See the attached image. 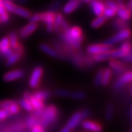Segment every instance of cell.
<instances>
[{
  "label": "cell",
  "instance_id": "7",
  "mask_svg": "<svg viewBox=\"0 0 132 132\" xmlns=\"http://www.w3.org/2000/svg\"><path fill=\"white\" fill-rule=\"evenodd\" d=\"M111 50V47L103 43V44H92L87 47V52L91 55H96L103 53H107Z\"/></svg>",
  "mask_w": 132,
  "mask_h": 132
},
{
  "label": "cell",
  "instance_id": "20",
  "mask_svg": "<svg viewBox=\"0 0 132 132\" xmlns=\"http://www.w3.org/2000/svg\"><path fill=\"white\" fill-rule=\"evenodd\" d=\"M109 66L111 67V69L115 71L117 74L122 73L125 71V66L121 62H119V61H115V60H110L109 61Z\"/></svg>",
  "mask_w": 132,
  "mask_h": 132
},
{
  "label": "cell",
  "instance_id": "24",
  "mask_svg": "<svg viewBox=\"0 0 132 132\" xmlns=\"http://www.w3.org/2000/svg\"><path fill=\"white\" fill-rule=\"evenodd\" d=\"M107 20V18L103 16V15H100V16H97V18H96L95 19L92 20L91 22V26L94 29H97V28L102 26L103 24L105 23Z\"/></svg>",
  "mask_w": 132,
  "mask_h": 132
},
{
  "label": "cell",
  "instance_id": "32",
  "mask_svg": "<svg viewBox=\"0 0 132 132\" xmlns=\"http://www.w3.org/2000/svg\"><path fill=\"white\" fill-rule=\"evenodd\" d=\"M116 14V11L112 10L111 8H108V7H106L105 6V9L104 11H103V15L106 18H112L114 17L115 15Z\"/></svg>",
  "mask_w": 132,
  "mask_h": 132
},
{
  "label": "cell",
  "instance_id": "50",
  "mask_svg": "<svg viewBox=\"0 0 132 132\" xmlns=\"http://www.w3.org/2000/svg\"><path fill=\"white\" fill-rule=\"evenodd\" d=\"M78 132H89V131H87V130H84V131H78Z\"/></svg>",
  "mask_w": 132,
  "mask_h": 132
},
{
  "label": "cell",
  "instance_id": "18",
  "mask_svg": "<svg viewBox=\"0 0 132 132\" xmlns=\"http://www.w3.org/2000/svg\"><path fill=\"white\" fill-rule=\"evenodd\" d=\"M39 49H40L41 51H42L43 53H45L46 55L51 56V57L55 58V57H56V56H57V53H56V50L53 48H52L51 46H50L49 45H47L45 43L40 44Z\"/></svg>",
  "mask_w": 132,
  "mask_h": 132
},
{
  "label": "cell",
  "instance_id": "42",
  "mask_svg": "<svg viewBox=\"0 0 132 132\" xmlns=\"http://www.w3.org/2000/svg\"><path fill=\"white\" fill-rule=\"evenodd\" d=\"M61 5V0H56V1H55L53 4H51L50 7H51V8H54V9H57Z\"/></svg>",
  "mask_w": 132,
  "mask_h": 132
},
{
  "label": "cell",
  "instance_id": "10",
  "mask_svg": "<svg viewBox=\"0 0 132 132\" xmlns=\"http://www.w3.org/2000/svg\"><path fill=\"white\" fill-rule=\"evenodd\" d=\"M25 72L22 69H15L10 72H7L3 75V80L6 82L14 81L18 79H21L24 77Z\"/></svg>",
  "mask_w": 132,
  "mask_h": 132
},
{
  "label": "cell",
  "instance_id": "44",
  "mask_svg": "<svg viewBox=\"0 0 132 132\" xmlns=\"http://www.w3.org/2000/svg\"><path fill=\"white\" fill-rule=\"evenodd\" d=\"M129 11H131V7H132V0H128L127 3V6H126Z\"/></svg>",
  "mask_w": 132,
  "mask_h": 132
},
{
  "label": "cell",
  "instance_id": "35",
  "mask_svg": "<svg viewBox=\"0 0 132 132\" xmlns=\"http://www.w3.org/2000/svg\"><path fill=\"white\" fill-rule=\"evenodd\" d=\"M104 6L106 7H108V8H111L112 9V10H114V11H117V9L119 7V5L118 3H116V2H114L113 0H107V1L105 2V4Z\"/></svg>",
  "mask_w": 132,
  "mask_h": 132
},
{
  "label": "cell",
  "instance_id": "31",
  "mask_svg": "<svg viewBox=\"0 0 132 132\" xmlns=\"http://www.w3.org/2000/svg\"><path fill=\"white\" fill-rule=\"evenodd\" d=\"M69 97H71L75 100H84L86 97V94L84 92H69Z\"/></svg>",
  "mask_w": 132,
  "mask_h": 132
},
{
  "label": "cell",
  "instance_id": "52",
  "mask_svg": "<svg viewBox=\"0 0 132 132\" xmlns=\"http://www.w3.org/2000/svg\"><path fill=\"white\" fill-rule=\"evenodd\" d=\"M0 23H1V21H0Z\"/></svg>",
  "mask_w": 132,
  "mask_h": 132
},
{
  "label": "cell",
  "instance_id": "27",
  "mask_svg": "<svg viewBox=\"0 0 132 132\" xmlns=\"http://www.w3.org/2000/svg\"><path fill=\"white\" fill-rule=\"evenodd\" d=\"M11 49L10 46V42H9V38L8 37H4L0 41V53L3 54Z\"/></svg>",
  "mask_w": 132,
  "mask_h": 132
},
{
  "label": "cell",
  "instance_id": "36",
  "mask_svg": "<svg viewBox=\"0 0 132 132\" xmlns=\"http://www.w3.org/2000/svg\"><path fill=\"white\" fill-rule=\"evenodd\" d=\"M113 113H114V107L112 104H108L106 110V118L108 119H111L113 116Z\"/></svg>",
  "mask_w": 132,
  "mask_h": 132
},
{
  "label": "cell",
  "instance_id": "38",
  "mask_svg": "<svg viewBox=\"0 0 132 132\" xmlns=\"http://www.w3.org/2000/svg\"><path fill=\"white\" fill-rule=\"evenodd\" d=\"M124 24H125V22L124 21H122V20H121V19H118V20H116V22H115V27L116 28V29H118V30H123V29H125V26H124Z\"/></svg>",
  "mask_w": 132,
  "mask_h": 132
},
{
  "label": "cell",
  "instance_id": "12",
  "mask_svg": "<svg viewBox=\"0 0 132 132\" xmlns=\"http://www.w3.org/2000/svg\"><path fill=\"white\" fill-rule=\"evenodd\" d=\"M82 127L89 132H102V126L99 124L98 122L90 121V120H84L82 122Z\"/></svg>",
  "mask_w": 132,
  "mask_h": 132
},
{
  "label": "cell",
  "instance_id": "6",
  "mask_svg": "<svg viewBox=\"0 0 132 132\" xmlns=\"http://www.w3.org/2000/svg\"><path fill=\"white\" fill-rule=\"evenodd\" d=\"M43 72H44V70L42 66H37V67H35L33 69L30 80H29V85L30 88H36L39 86Z\"/></svg>",
  "mask_w": 132,
  "mask_h": 132
},
{
  "label": "cell",
  "instance_id": "45",
  "mask_svg": "<svg viewBox=\"0 0 132 132\" xmlns=\"http://www.w3.org/2000/svg\"><path fill=\"white\" fill-rule=\"evenodd\" d=\"M119 6H124V0H117Z\"/></svg>",
  "mask_w": 132,
  "mask_h": 132
},
{
  "label": "cell",
  "instance_id": "17",
  "mask_svg": "<svg viewBox=\"0 0 132 132\" xmlns=\"http://www.w3.org/2000/svg\"><path fill=\"white\" fill-rule=\"evenodd\" d=\"M116 14L119 16V19L124 21V22L128 21L131 17L130 11H129L128 9L124 6H119L117 11H116Z\"/></svg>",
  "mask_w": 132,
  "mask_h": 132
},
{
  "label": "cell",
  "instance_id": "9",
  "mask_svg": "<svg viewBox=\"0 0 132 132\" xmlns=\"http://www.w3.org/2000/svg\"><path fill=\"white\" fill-rule=\"evenodd\" d=\"M2 109L9 113V115H15L19 111V104L14 100H4L2 102Z\"/></svg>",
  "mask_w": 132,
  "mask_h": 132
},
{
  "label": "cell",
  "instance_id": "28",
  "mask_svg": "<svg viewBox=\"0 0 132 132\" xmlns=\"http://www.w3.org/2000/svg\"><path fill=\"white\" fill-rule=\"evenodd\" d=\"M32 96L42 101H44V100H46L50 96V93L47 91H38V92H34Z\"/></svg>",
  "mask_w": 132,
  "mask_h": 132
},
{
  "label": "cell",
  "instance_id": "25",
  "mask_svg": "<svg viewBox=\"0 0 132 132\" xmlns=\"http://www.w3.org/2000/svg\"><path fill=\"white\" fill-rule=\"evenodd\" d=\"M9 19V15L3 6V0H0V21L3 23H6Z\"/></svg>",
  "mask_w": 132,
  "mask_h": 132
},
{
  "label": "cell",
  "instance_id": "5",
  "mask_svg": "<svg viewBox=\"0 0 132 132\" xmlns=\"http://www.w3.org/2000/svg\"><path fill=\"white\" fill-rule=\"evenodd\" d=\"M130 35H131L130 30L129 29H127V28H125V29L119 30L115 35L111 37L109 39H108L105 42L104 44L111 47L113 45H116L119 42H122L123 41H126L130 37Z\"/></svg>",
  "mask_w": 132,
  "mask_h": 132
},
{
  "label": "cell",
  "instance_id": "14",
  "mask_svg": "<svg viewBox=\"0 0 132 132\" xmlns=\"http://www.w3.org/2000/svg\"><path fill=\"white\" fill-rule=\"evenodd\" d=\"M132 79V72L130 71L126 72L122 76L117 79V80L116 81L115 84H114V87L116 89H119L121 87L124 86L126 84L130 83Z\"/></svg>",
  "mask_w": 132,
  "mask_h": 132
},
{
  "label": "cell",
  "instance_id": "34",
  "mask_svg": "<svg viewBox=\"0 0 132 132\" xmlns=\"http://www.w3.org/2000/svg\"><path fill=\"white\" fill-rule=\"evenodd\" d=\"M29 20H30V22L36 23V24H37V22H41L42 21V13H37L33 15H30L29 17Z\"/></svg>",
  "mask_w": 132,
  "mask_h": 132
},
{
  "label": "cell",
  "instance_id": "21",
  "mask_svg": "<svg viewBox=\"0 0 132 132\" xmlns=\"http://www.w3.org/2000/svg\"><path fill=\"white\" fill-rule=\"evenodd\" d=\"M111 77H112V70L110 68H107L104 70H103L100 85H103V86L108 85L111 79Z\"/></svg>",
  "mask_w": 132,
  "mask_h": 132
},
{
  "label": "cell",
  "instance_id": "29",
  "mask_svg": "<svg viewBox=\"0 0 132 132\" xmlns=\"http://www.w3.org/2000/svg\"><path fill=\"white\" fill-rule=\"evenodd\" d=\"M26 124L27 127L31 129L35 125L39 124V119L37 117V116H31L27 119Z\"/></svg>",
  "mask_w": 132,
  "mask_h": 132
},
{
  "label": "cell",
  "instance_id": "3",
  "mask_svg": "<svg viewBox=\"0 0 132 132\" xmlns=\"http://www.w3.org/2000/svg\"><path fill=\"white\" fill-rule=\"evenodd\" d=\"M3 6L6 11L18 15L22 18H29V17L31 15V12L29 10L15 5L10 0H3Z\"/></svg>",
  "mask_w": 132,
  "mask_h": 132
},
{
  "label": "cell",
  "instance_id": "15",
  "mask_svg": "<svg viewBox=\"0 0 132 132\" xmlns=\"http://www.w3.org/2000/svg\"><path fill=\"white\" fill-rule=\"evenodd\" d=\"M23 53V48L22 45H19L18 47V49L14 53H12V55L9 58H7L6 61V66L7 67H11L13 64H14L18 60L21 58V56H22Z\"/></svg>",
  "mask_w": 132,
  "mask_h": 132
},
{
  "label": "cell",
  "instance_id": "22",
  "mask_svg": "<svg viewBox=\"0 0 132 132\" xmlns=\"http://www.w3.org/2000/svg\"><path fill=\"white\" fill-rule=\"evenodd\" d=\"M64 21V17L61 14L57 13L55 14L54 18V24H53V30L56 32H59L61 29V25Z\"/></svg>",
  "mask_w": 132,
  "mask_h": 132
},
{
  "label": "cell",
  "instance_id": "19",
  "mask_svg": "<svg viewBox=\"0 0 132 132\" xmlns=\"http://www.w3.org/2000/svg\"><path fill=\"white\" fill-rule=\"evenodd\" d=\"M30 102L32 105L33 110H34L36 112L37 111H42L44 109V102L35 98L34 96H33L32 95L30 97Z\"/></svg>",
  "mask_w": 132,
  "mask_h": 132
},
{
  "label": "cell",
  "instance_id": "48",
  "mask_svg": "<svg viewBox=\"0 0 132 132\" xmlns=\"http://www.w3.org/2000/svg\"><path fill=\"white\" fill-rule=\"evenodd\" d=\"M84 2H90V1H92V0H83Z\"/></svg>",
  "mask_w": 132,
  "mask_h": 132
},
{
  "label": "cell",
  "instance_id": "16",
  "mask_svg": "<svg viewBox=\"0 0 132 132\" xmlns=\"http://www.w3.org/2000/svg\"><path fill=\"white\" fill-rule=\"evenodd\" d=\"M90 6L94 14L96 16L103 15V11H104V9H105V6L101 1L92 0V1H90Z\"/></svg>",
  "mask_w": 132,
  "mask_h": 132
},
{
  "label": "cell",
  "instance_id": "2",
  "mask_svg": "<svg viewBox=\"0 0 132 132\" xmlns=\"http://www.w3.org/2000/svg\"><path fill=\"white\" fill-rule=\"evenodd\" d=\"M57 108L54 105H50L46 108H44L39 118V124L43 128L48 127L56 121V118H57Z\"/></svg>",
  "mask_w": 132,
  "mask_h": 132
},
{
  "label": "cell",
  "instance_id": "1",
  "mask_svg": "<svg viewBox=\"0 0 132 132\" xmlns=\"http://www.w3.org/2000/svg\"><path fill=\"white\" fill-rule=\"evenodd\" d=\"M61 37L66 43L77 49L80 48L81 43L84 40L82 30L77 26L69 28L67 30L64 31L61 34Z\"/></svg>",
  "mask_w": 132,
  "mask_h": 132
},
{
  "label": "cell",
  "instance_id": "4",
  "mask_svg": "<svg viewBox=\"0 0 132 132\" xmlns=\"http://www.w3.org/2000/svg\"><path fill=\"white\" fill-rule=\"evenodd\" d=\"M88 113L89 111L88 109H84L82 111L75 112L64 127L71 131L81 123V121L88 116Z\"/></svg>",
  "mask_w": 132,
  "mask_h": 132
},
{
  "label": "cell",
  "instance_id": "46",
  "mask_svg": "<svg viewBox=\"0 0 132 132\" xmlns=\"http://www.w3.org/2000/svg\"><path fill=\"white\" fill-rule=\"evenodd\" d=\"M60 132H71L69 129H67L65 127H64L61 130V131Z\"/></svg>",
  "mask_w": 132,
  "mask_h": 132
},
{
  "label": "cell",
  "instance_id": "8",
  "mask_svg": "<svg viewBox=\"0 0 132 132\" xmlns=\"http://www.w3.org/2000/svg\"><path fill=\"white\" fill-rule=\"evenodd\" d=\"M55 14H56L52 11L42 13V21L45 22V26H46V30L49 33H51L52 31H53Z\"/></svg>",
  "mask_w": 132,
  "mask_h": 132
},
{
  "label": "cell",
  "instance_id": "41",
  "mask_svg": "<svg viewBox=\"0 0 132 132\" xmlns=\"http://www.w3.org/2000/svg\"><path fill=\"white\" fill-rule=\"evenodd\" d=\"M131 58H132V53H131V51H130V52L128 53L127 55H125L122 59L123 60V61H126V62L130 63V62H131Z\"/></svg>",
  "mask_w": 132,
  "mask_h": 132
},
{
  "label": "cell",
  "instance_id": "11",
  "mask_svg": "<svg viewBox=\"0 0 132 132\" xmlns=\"http://www.w3.org/2000/svg\"><path fill=\"white\" fill-rule=\"evenodd\" d=\"M81 0H69L63 6L62 11L64 14H70L80 6Z\"/></svg>",
  "mask_w": 132,
  "mask_h": 132
},
{
  "label": "cell",
  "instance_id": "26",
  "mask_svg": "<svg viewBox=\"0 0 132 132\" xmlns=\"http://www.w3.org/2000/svg\"><path fill=\"white\" fill-rule=\"evenodd\" d=\"M93 60L96 61V62H100V61H104L107 60H111V53L110 51L107 53H103L100 54H96V55H93L92 56Z\"/></svg>",
  "mask_w": 132,
  "mask_h": 132
},
{
  "label": "cell",
  "instance_id": "51",
  "mask_svg": "<svg viewBox=\"0 0 132 132\" xmlns=\"http://www.w3.org/2000/svg\"><path fill=\"white\" fill-rule=\"evenodd\" d=\"M98 1H101V0H98Z\"/></svg>",
  "mask_w": 132,
  "mask_h": 132
},
{
  "label": "cell",
  "instance_id": "47",
  "mask_svg": "<svg viewBox=\"0 0 132 132\" xmlns=\"http://www.w3.org/2000/svg\"><path fill=\"white\" fill-rule=\"evenodd\" d=\"M27 1H29V0H18V3H19L20 4H24V3H26Z\"/></svg>",
  "mask_w": 132,
  "mask_h": 132
},
{
  "label": "cell",
  "instance_id": "49",
  "mask_svg": "<svg viewBox=\"0 0 132 132\" xmlns=\"http://www.w3.org/2000/svg\"><path fill=\"white\" fill-rule=\"evenodd\" d=\"M0 109H2V102L0 101Z\"/></svg>",
  "mask_w": 132,
  "mask_h": 132
},
{
  "label": "cell",
  "instance_id": "37",
  "mask_svg": "<svg viewBox=\"0 0 132 132\" xmlns=\"http://www.w3.org/2000/svg\"><path fill=\"white\" fill-rule=\"evenodd\" d=\"M55 94L58 96H62V97H69V91L65 90V89H59L55 92Z\"/></svg>",
  "mask_w": 132,
  "mask_h": 132
},
{
  "label": "cell",
  "instance_id": "23",
  "mask_svg": "<svg viewBox=\"0 0 132 132\" xmlns=\"http://www.w3.org/2000/svg\"><path fill=\"white\" fill-rule=\"evenodd\" d=\"M9 42H10V46L11 47L12 50H17L18 47L19 46L18 44V35L14 32H11L9 34Z\"/></svg>",
  "mask_w": 132,
  "mask_h": 132
},
{
  "label": "cell",
  "instance_id": "40",
  "mask_svg": "<svg viewBox=\"0 0 132 132\" xmlns=\"http://www.w3.org/2000/svg\"><path fill=\"white\" fill-rule=\"evenodd\" d=\"M9 116V113L7 111H6L3 109H0V120H4L6 119Z\"/></svg>",
  "mask_w": 132,
  "mask_h": 132
},
{
  "label": "cell",
  "instance_id": "43",
  "mask_svg": "<svg viewBox=\"0 0 132 132\" xmlns=\"http://www.w3.org/2000/svg\"><path fill=\"white\" fill-rule=\"evenodd\" d=\"M12 53H13V50L11 49H10L9 50H7L6 52H5L3 53V56H5V57H6V58H9L12 55Z\"/></svg>",
  "mask_w": 132,
  "mask_h": 132
},
{
  "label": "cell",
  "instance_id": "39",
  "mask_svg": "<svg viewBox=\"0 0 132 132\" xmlns=\"http://www.w3.org/2000/svg\"><path fill=\"white\" fill-rule=\"evenodd\" d=\"M31 132H45V130L40 124H37L31 128Z\"/></svg>",
  "mask_w": 132,
  "mask_h": 132
},
{
  "label": "cell",
  "instance_id": "33",
  "mask_svg": "<svg viewBox=\"0 0 132 132\" xmlns=\"http://www.w3.org/2000/svg\"><path fill=\"white\" fill-rule=\"evenodd\" d=\"M103 69H99L97 72L96 73L95 78H94V84L96 86H100L101 84V79H102V74H103Z\"/></svg>",
  "mask_w": 132,
  "mask_h": 132
},
{
  "label": "cell",
  "instance_id": "13",
  "mask_svg": "<svg viewBox=\"0 0 132 132\" xmlns=\"http://www.w3.org/2000/svg\"><path fill=\"white\" fill-rule=\"evenodd\" d=\"M37 29V25L36 23H28L25 26H23L19 31V36L22 38H26L29 36H30L32 34L35 32V30Z\"/></svg>",
  "mask_w": 132,
  "mask_h": 132
},
{
  "label": "cell",
  "instance_id": "30",
  "mask_svg": "<svg viewBox=\"0 0 132 132\" xmlns=\"http://www.w3.org/2000/svg\"><path fill=\"white\" fill-rule=\"evenodd\" d=\"M19 105L26 111H33V108L32 105L30 102V99H22L19 102Z\"/></svg>",
  "mask_w": 132,
  "mask_h": 132
}]
</instances>
